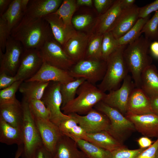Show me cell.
<instances>
[{
	"label": "cell",
	"mask_w": 158,
	"mask_h": 158,
	"mask_svg": "<svg viewBox=\"0 0 158 158\" xmlns=\"http://www.w3.org/2000/svg\"><path fill=\"white\" fill-rule=\"evenodd\" d=\"M10 36L20 42L25 49H39L47 41L54 38L48 22L44 18L25 15L11 30Z\"/></svg>",
	"instance_id": "obj_1"
},
{
	"label": "cell",
	"mask_w": 158,
	"mask_h": 158,
	"mask_svg": "<svg viewBox=\"0 0 158 158\" xmlns=\"http://www.w3.org/2000/svg\"><path fill=\"white\" fill-rule=\"evenodd\" d=\"M151 43L150 40L141 35L124 50L123 57L136 88H140L142 74L152 64V59L148 54Z\"/></svg>",
	"instance_id": "obj_2"
},
{
	"label": "cell",
	"mask_w": 158,
	"mask_h": 158,
	"mask_svg": "<svg viewBox=\"0 0 158 158\" xmlns=\"http://www.w3.org/2000/svg\"><path fill=\"white\" fill-rule=\"evenodd\" d=\"M126 47V45L118 47L107 60L105 73L97 86L104 92L119 88L121 83L128 74L129 70L123 57V51Z\"/></svg>",
	"instance_id": "obj_3"
},
{
	"label": "cell",
	"mask_w": 158,
	"mask_h": 158,
	"mask_svg": "<svg viewBox=\"0 0 158 158\" xmlns=\"http://www.w3.org/2000/svg\"><path fill=\"white\" fill-rule=\"evenodd\" d=\"M106 94L95 85L85 80L78 88L77 97L61 107V110L66 115L87 114L103 100Z\"/></svg>",
	"instance_id": "obj_4"
},
{
	"label": "cell",
	"mask_w": 158,
	"mask_h": 158,
	"mask_svg": "<svg viewBox=\"0 0 158 158\" xmlns=\"http://www.w3.org/2000/svg\"><path fill=\"white\" fill-rule=\"evenodd\" d=\"M21 103L23 112L21 127L23 152L21 156L32 158L36 150L43 144L28 102L23 98Z\"/></svg>",
	"instance_id": "obj_5"
},
{
	"label": "cell",
	"mask_w": 158,
	"mask_h": 158,
	"mask_svg": "<svg viewBox=\"0 0 158 158\" xmlns=\"http://www.w3.org/2000/svg\"><path fill=\"white\" fill-rule=\"evenodd\" d=\"M94 107L107 117L110 122L107 132L122 143L129 135L135 130L133 123L119 111L102 101Z\"/></svg>",
	"instance_id": "obj_6"
},
{
	"label": "cell",
	"mask_w": 158,
	"mask_h": 158,
	"mask_svg": "<svg viewBox=\"0 0 158 158\" xmlns=\"http://www.w3.org/2000/svg\"><path fill=\"white\" fill-rule=\"evenodd\" d=\"M107 61L84 59L76 63L68 71L74 78H82L95 85L101 81L106 73Z\"/></svg>",
	"instance_id": "obj_7"
},
{
	"label": "cell",
	"mask_w": 158,
	"mask_h": 158,
	"mask_svg": "<svg viewBox=\"0 0 158 158\" xmlns=\"http://www.w3.org/2000/svg\"><path fill=\"white\" fill-rule=\"evenodd\" d=\"M39 50L44 62L49 65L68 71L75 64L54 38L46 42Z\"/></svg>",
	"instance_id": "obj_8"
},
{
	"label": "cell",
	"mask_w": 158,
	"mask_h": 158,
	"mask_svg": "<svg viewBox=\"0 0 158 158\" xmlns=\"http://www.w3.org/2000/svg\"><path fill=\"white\" fill-rule=\"evenodd\" d=\"M25 49L21 44L10 36L6 43L5 52L0 49V73L15 76Z\"/></svg>",
	"instance_id": "obj_9"
},
{
	"label": "cell",
	"mask_w": 158,
	"mask_h": 158,
	"mask_svg": "<svg viewBox=\"0 0 158 158\" xmlns=\"http://www.w3.org/2000/svg\"><path fill=\"white\" fill-rule=\"evenodd\" d=\"M61 83L51 82L46 89L41 100L49 110L50 120L58 126L63 121L70 117L61 111L62 99L60 91Z\"/></svg>",
	"instance_id": "obj_10"
},
{
	"label": "cell",
	"mask_w": 158,
	"mask_h": 158,
	"mask_svg": "<svg viewBox=\"0 0 158 158\" xmlns=\"http://www.w3.org/2000/svg\"><path fill=\"white\" fill-rule=\"evenodd\" d=\"M135 88L132 76L128 74L118 89L110 91L102 101L118 110L122 114H126L128 102L131 94Z\"/></svg>",
	"instance_id": "obj_11"
},
{
	"label": "cell",
	"mask_w": 158,
	"mask_h": 158,
	"mask_svg": "<svg viewBox=\"0 0 158 158\" xmlns=\"http://www.w3.org/2000/svg\"><path fill=\"white\" fill-rule=\"evenodd\" d=\"M44 63L38 49H25L20 64L15 76L17 80L24 81L34 76Z\"/></svg>",
	"instance_id": "obj_12"
},
{
	"label": "cell",
	"mask_w": 158,
	"mask_h": 158,
	"mask_svg": "<svg viewBox=\"0 0 158 158\" xmlns=\"http://www.w3.org/2000/svg\"><path fill=\"white\" fill-rule=\"evenodd\" d=\"M71 114L76 118L78 124L87 133L107 132L109 129L110 122L108 118L104 114L95 108L84 116L76 113Z\"/></svg>",
	"instance_id": "obj_13"
},
{
	"label": "cell",
	"mask_w": 158,
	"mask_h": 158,
	"mask_svg": "<svg viewBox=\"0 0 158 158\" xmlns=\"http://www.w3.org/2000/svg\"><path fill=\"white\" fill-rule=\"evenodd\" d=\"M34 118L43 145L53 154L58 141L63 134L58 126L50 120Z\"/></svg>",
	"instance_id": "obj_14"
},
{
	"label": "cell",
	"mask_w": 158,
	"mask_h": 158,
	"mask_svg": "<svg viewBox=\"0 0 158 158\" xmlns=\"http://www.w3.org/2000/svg\"><path fill=\"white\" fill-rule=\"evenodd\" d=\"M126 115L138 132L145 137L158 138V115L153 113L141 115Z\"/></svg>",
	"instance_id": "obj_15"
},
{
	"label": "cell",
	"mask_w": 158,
	"mask_h": 158,
	"mask_svg": "<svg viewBox=\"0 0 158 158\" xmlns=\"http://www.w3.org/2000/svg\"><path fill=\"white\" fill-rule=\"evenodd\" d=\"M75 79L70 75L68 71L44 62L37 73L32 77L25 81L58 82L62 84L73 81Z\"/></svg>",
	"instance_id": "obj_16"
},
{
	"label": "cell",
	"mask_w": 158,
	"mask_h": 158,
	"mask_svg": "<svg viewBox=\"0 0 158 158\" xmlns=\"http://www.w3.org/2000/svg\"><path fill=\"white\" fill-rule=\"evenodd\" d=\"M140 7L134 5L123 10L115 25L110 31L118 39L124 35L135 24L139 19Z\"/></svg>",
	"instance_id": "obj_17"
},
{
	"label": "cell",
	"mask_w": 158,
	"mask_h": 158,
	"mask_svg": "<svg viewBox=\"0 0 158 158\" xmlns=\"http://www.w3.org/2000/svg\"><path fill=\"white\" fill-rule=\"evenodd\" d=\"M88 40V36L86 34L77 32L62 47L66 54L75 63L85 59Z\"/></svg>",
	"instance_id": "obj_18"
},
{
	"label": "cell",
	"mask_w": 158,
	"mask_h": 158,
	"mask_svg": "<svg viewBox=\"0 0 158 158\" xmlns=\"http://www.w3.org/2000/svg\"><path fill=\"white\" fill-rule=\"evenodd\" d=\"M151 113L153 112L150 97L140 88H135L128 102L126 114L141 115Z\"/></svg>",
	"instance_id": "obj_19"
},
{
	"label": "cell",
	"mask_w": 158,
	"mask_h": 158,
	"mask_svg": "<svg viewBox=\"0 0 158 158\" xmlns=\"http://www.w3.org/2000/svg\"><path fill=\"white\" fill-rule=\"evenodd\" d=\"M43 18L49 24L54 38L62 47L77 32L73 27L66 26L57 15L52 13Z\"/></svg>",
	"instance_id": "obj_20"
},
{
	"label": "cell",
	"mask_w": 158,
	"mask_h": 158,
	"mask_svg": "<svg viewBox=\"0 0 158 158\" xmlns=\"http://www.w3.org/2000/svg\"><path fill=\"white\" fill-rule=\"evenodd\" d=\"M63 1L62 0H29L25 15L34 18H43L55 13Z\"/></svg>",
	"instance_id": "obj_21"
},
{
	"label": "cell",
	"mask_w": 158,
	"mask_h": 158,
	"mask_svg": "<svg viewBox=\"0 0 158 158\" xmlns=\"http://www.w3.org/2000/svg\"><path fill=\"white\" fill-rule=\"evenodd\" d=\"M79 148L75 141L63 135L56 145L53 158H86V156Z\"/></svg>",
	"instance_id": "obj_22"
},
{
	"label": "cell",
	"mask_w": 158,
	"mask_h": 158,
	"mask_svg": "<svg viewBox=\"0 0 158 158\" xmlns=\"http://www.w3.org/2000/svg\"><path fill=\"white\" fill-rule=\"evenodd\" d=\"M122 10L121 0H115L110 8L99 17L97 25V33L103 35L110 31L115 25Z\"/></svg>",
	"instance_id": "obj_23"
},
{
	"label": "cell",
	"mask_w": 158,
	"mask_h": 158,
	"mask_svg": "<svg viewBox=\"0 0 158 158\" xmlns=\"http://www.w3.org/2000/svg\"><path fill=\"white\" fill-rule=\"evenodd\" d=\"M0 118L12 126L21 128L23 118L21 103L17 99L13 103L0 105Z\"/></svg>",
	"instance_id": "obj_24"
},
{
	"label": "cell",
	"mask_w": 158,
	"mask_h": 158,
	"mask_svg": "<svg viewBox=\"0 0 158 158\" xmlns=\"http://www.w3.org/2000/svg\"><path fill=\"white\" fill-rule=\"evenodd\" d=\"M50 82L25 81L21 83L18 90L23 95V98L28 102L34 99L41 100Z\"/></svg>",
	"instance_id": "obj_25"
},
{
	"label": "cell",
	"mask_w": 158,
	"mask_h": 158,
	"mask_svg": "<svg viewBox=\"0 0 158 158\" xmlns=\"http://www.w3.org/2000/svg\"><path fill=\"white\" fill-rule=\"evenodd\" d=\"M87 141L110 152L126 147L107 131L87 133Z\"/></svg>",
	"instance_id": "obj_26"
},
{
	"label": "cell",
	"mask_w": 158,
	"mask_h": 158,
	"mask_svg": "<svg viewBox=\"0 0 158 158\" xmlns=\"http://www.w3.org/2000/svg\"><path fill=\"white\" fill-rule=\"evenodd\" d=\"M140 88L149 97L158 94V72L156 66L151 64L142 72Z\"/></svg>",
	"instance_id": "obj_27"
},
{
	"label": "cell",
	"mask_w": 158,
	"mask_h": 158,
	"mask_svg": "<svg viewBox=\"0 0 158 158\" xmlns=\"http://www.w3.org/2000/svg\"><path fill=\"white\" fill-rule=\"evenodd\" d=\"M0 142L8 145H23L21 128L12 126L0 118Z\"/></svg>",
	"instance_id": "obj_28"
},
{
	"label": "cell",
	"mask_w": 158,
	"mask_h": 158,
	"mask_svg": "<svg viewBox=\"0 0 158 158\" xmlns=\"http://www.w3.org/2000/svg\"><path fill=\"white\" fill-rule=\"evenodd\" d=\"M21 0H13L0 17L7 22L9 32L20 22L25 15L21 7Z\"/></svg>",
	"instance_id": "obj_29"
},
{
	"label": "cell",
	"mask_w": 158,
	"mask_h": 158,
	"mask_svg": "<svg viewBox=\"0 0 158 158\" xmlns=\"http://www.w3.org/2000/svg\"><path fill=\"white\" fill-rule=\"evenodd\" d=\"M76 142L79 149L88 158H110L109 151L85 140H79Z\"/></svg>",
	"instance_id": "obj_30"
},
{
	"label": "cell",
	"mask_w": 158,
	"mask_h": 158,
	"mask_svg": "<svg viewBox=\"0 0 158 158\" xmlns=\"http://www.w3.org/2000/svg\"><path fill=\"white\" fill-rule=\"evenodd\" d=\"M150 16L139 18L134 25L122 37L116 39L118 46L126 45L138 39L141 34V31L145 24L149 19Z\"/></svg>",
	"instance_id": "obj_31"
},
{
	"label": "cell",
	"mask_w": 158,
	"mask_h": 158,
	"mask_svg": "<svg viewBox=\"0 0 158 158\" xmlns=\"http://www.w3.org/2000/svg\"><path fill=\"white\" fill-rule=\"evenodd\" d=\"M85 80L83 78H77L67 83H61L60 91L62 99L61 107L75 98L78 88Z\"/></svg>",
	"instance_id": "obj_32"
},
{
	"label": "cell",
	"mask_w": 158,
	"mask_h": 158,
	"mask_svg": "<svg viewBox=\"0 0 158 158\" xmlns=\"http://www.w3.org/2000/svg\"><path fill=\"white\" fill-rule=\"evenodd\" d=\"M74 0H64L57 10L54 13L57 15L66 26L73 27L72 20L77 6Z\"/></svg>",
	"instance_id": "obj_33"
},
{
	"label": "cell",
	"mask_w": 158,
	"mask_h": 158,
	"mask_svg": "<svg viewBox=\"0 0 158 158\" xmlns=\"http://www.w3.org/2000/svg\"><path fill=\"white\" fill-rule=\"evenodd\" d=\"M103 35L97 33L88 40L85 59L99 60L102 58Z\"/></svg>",
	"instance_id": "obj_34"
},
{
	"label": "cell",
	"mask_w": 158,
	"mask_h": 158,
	"mask_svg": "<svg viewBox=\"0 0 158 158\" xmlns=\"http://www.w3.org/2000/svg\"><path fill=\"white\" fill-rule=\"evenodd\" d=\"M151 41H158V11L145 23L141 31Z\"/></svg>",
	"instance_id": "obj_35"
},
{
	"label": "cell",
	"mask_w": 158,
	"mask_h": 158,
	"mask_svg": "<svg viewBox=\"0 0 158 158\" xmlns=\"http://www.w3.org/2000/svg\"><path fill=\"white\" fill-rule=\"evenodd\" d=\"M28 102L31 111L34 118L50 120V112L41 100H32Z\"/></svg>",
	"instance_id": "obj_36"
},
{
	"label": "cell",
	"mask_w": 158,
	"mask_h": 158,
	"mask_svg": "<svg viewBox=\"0 0 158 158\" xmlns=\"http://www.w3.org/2000/svg\"><path fill=\"white\" fill-rule=\"evenodd\" d=\"M23 81H17L8 87L0 90V105L14 102L16 93Z\"/></svg>",
	"instance_id": "obj_37"
},
{
	"label": "cell",
	"mask_w": 158,
	"mask_h": 158,
	"mask_svg": "<svg viewBox=\"0 0 158 158\" xmlns=\"http://www.w3.org/2000/svg\"><path fill=\"white\" fill-rule=\"evenodd\" d=\"M118 47L116 39L111 31L104 34L102 43V59L107 61L108 57Z\"/></svg>",
	"instance_id": "obj_38"
},
{
	"label": "cell",
	"mask_w": 158,
	"mask_h": 158,
	"mask_svg": "<svg viewBox=\"0 0 158 158\" xmlns=\"http://www.w3.org/2000/svg\"><path fill=\"white\" fill-rule=\"evenodd\" d=\"M145 148L131 150L126 147L111 152L110 158H136Z\"/></svg>",
	"instance_id": "obj_39"
},
{
	"label": "cell",
	"mask_w": 158,
	"mask_h": 158,
	"mask_svg": "<svg viewBox=\"0 0 158 158\" xmlns=\"http://www.w3.org/2000/svg\"><path fill=\"white\" fill-rule=\"evenodd\" d=\"M92 18L90 14L79 15L72 18V23L75 29L81 30L88 26L92 23Z\"/></svg>",
	"instance_id": "obj_40"
},
{
	"label": "cell",
	"mask_w": 158,
	"mask_h": 158,
	"mask_svg": "<svg viewBox=\"0 0 158 158\" xmlns=\"http://www.w3.org/2000/svg\"><path fill=\"white\" fill-rule=\"evenodd\" d=\"M69 115L70 117L62 121L58 126L62 133L68 136L72 128L78 124L76 118L72 114Z\"/></svg>",
	"instance_id": "obj_41"
},
{
	"label": "cell",
	"mask_w": 158,
	"mask_h": 158,
	"mask_svg": "<svg viewBox=\"0 0 158 158\" xmlns=\"http://www.w3.org/2000/svg\"><path fill=\"white\" fill-rule=\"evenodd\" d=\"M10 36L6 21L2 17L0 18V49L3 52L5 50L7 40Z\"/></svg>",
	"instance_id": "obj_42"
},
{
	"label": "cell",
	"mask_w": 158,
	"mask_h": 158,
	"mask_svg": "<svg viewBox=\"0 0 158 158\" xmlns=\"http://www.w3.org/2000/svg\"><path fill=\"white\" fill-rule=\"evenodd\" d=\"M158 11V0H156L145 6L140 8L139 18H145L150 16V14L154 11Z\"/></svg>",
	"instance_id": "obj_43"
},
{
	"label": "cell",
	"mask_w": 158,
	"mask_h": 158,
	"mask_svg": "<svg viewBox=\"0 0 158 158\" xmlns=\"http://www.w3.org/2000/svg\"><path fill=\"white\" fill-rule=\"evenodd\" d=\"M76 142L78 140L82 139L87 141V133L80 125L75 126L71 131L68 136Z\"/></svg>",
	"instance_id": "obj_44"
},
{
	"label": "cell",
	"mask_w": 158,
	"mask_h": 158,
	"mask_svg": "<svg viewBox=\"0 0 158 158\" xmlns=\"http://www.w3.org/2000/svg\"><path fill=\"white\" fill-rule=\"evenodd\" d=\"M158 148V138L153 144L143 151L136 158H155Z\"/></svg>",
	"instance_id": "obj_45"
},
{
	"label": "cell",
	"mask_w": 158,
	"mask_h": 158,
	"mask_svg": "<svg viewBox=\"0 0 158 158\" xmlns=\"http://www.w3.org/2000/svg\"><path fill=\"white\" fill-rule=\"evenodd\" d=\"M93 1L97 11L102 14L110 8L115 0H94Z\"/></svg>",
	"instance_id": "obj_46"
},
{
	"label": "cell",
	"mask_w": 158,
	"mask_h": 158,
	"mask_svg": "<svg viewBox=\"0 0 158 158\" xmlns=\"http://www.w3.org/2000/svg\"><path fill=\"white\" fill-rule=\"evenodd\" d=\"M17 81L15 76L10 75L5 72L0 73V90L8 87Z\"/></svg>",
	"instance_id": "obj_47"
},
{
	"label": "cell",
	"mask_w": 158,
	"mask_h": 158,
	"mask_svg": "<svg viewBox=\"0 0 158 158\" xmlns=\"http://www.w3.org/2000/svg\"><path fill=\"white\" fill-rule=\"evenodd\" d=\"M32 158H53L52 154L42 145L36 150Z\"/></svg>",
	"instance_id": "obj_48"
},
{
	"label": "cell",
	"mask_w": 158,
	"mask_h": 158,
	"mask_svg": "<svg viewBox=\"0 0 158 158\" xmlns=\"http://www.w3.org/2000/svg\"><path fill=\"white\" fill-rule=\"evenodd\" d=\"M149 97L153 112L158 115V94Z\"/></svg>",
	"instance_id": "obj_49"
},
{
	"label": "cell",
	"mask_w": 158,
	"mask_h": 158,
	"mask_svg": "<svg viewBox=\"0 0 158 158\" xmlns=\"http://www.w3.org/2000/svg\"><path fill=\"white\" fill-rule=\"evenodd\" d=\"M138 142L140 148H145L150 146L153 142L147 137L145 136L139 138Z\"/></svg>",
	"instance_id": "obj_50"
},
{
	"label": "cell",
	"mask_w": 158,
	"mask_h": 158,
	"mask_svg": "<svg viewBox=\"0 0 158 158\" xmlns=\"http://www.w3.org/2000/svg\"><path fill=\"white\" fill-rule=\"evenodd\" d=\"M12 0H0V16H1L6 11Z\"/></svg>",
	"instance_id": "obj_51"
},
{
	"label": "cell",
	"mask_w": 158,
	"mask_h": 158,
	"mask_svg": "<svg viewBox=\"0 0 158 158\" xmlns=\"http://www.w3.org/2000/svg\"><path fill=\"white\" fill-rule=\"evenodd\" d=\"M150 48L153 55L158 58V41H154L151 43Z\"/></svg>",
	"instance_id": "obj_52"
},
{
	"label": "cell",
	"mask_w": 158,
	"mask_h": 158,
	"mask_svg": "<svg viewBox=\"0 0 158 158\" xmlns=\"http://www.w3.org/2000/svg\"><path fill=\"white\" fill-rule=\"evenodd\" d=\"M135 0H121V5L123 10L130 8L134 5Z\"/></svg>",
	"instance_id": "obj_53"
},
{
	"label": "cell",
	"mask_w": 158,
	"mask_h": 158,
	"mask_svg": "<svg viewBox=\"0 0 158 158\" xmlns=\"http://www.w3.org/2000/svg\"><path fill=\"white\" fill-rule=\"evenodd\" d=\"M92 0H77L76 1L77 5L80 6H91L92 4Z\"/></svg>",
	"instance_id": "obj_54"
},
{
	"label": "cell",
	"mask_w": 158,
	"mask_h": 158,
	"mask_svg": "<svg viewBox=\"0 0 158 158\" xmlns=\"http://www.w3.org/2000/svg\"><path fill=\"white\" fill-rule=\"evenodd\" d=\"M23 152V145L18 146V148L15 153L14 158H20V157L21 156Z\"/></svg>",
	"instance_id": "obj_55"
},
{
	"label": "cell",
	"mask_w": 158,
	"mask_h": 158,
	"mask_svg": "<svg viewBox=\"0 0 158 158\" xmlns=\"http://www.w3.org/2000/svg\"><path fill=\"white\" fill-rule=\"evenodd\" d=\"M29 0H21V7L25 14L27 10V6Z\"/></svg>",
	"instance_id": "obj_56"
},
{
	"label": "cell",
	"mask_w": 158,
	"mask_h": 158,
	"mask_svg": "<svg viewBox=\"0 0 158 158\" xmlns=\"http://www.w3.org/2000/svg\"><path fill=\"white\" fill-rule=\"evenodd\" d=\"M155 158H158V148L156 152Z\"/></svg>",
	"instance_id": "obj_57"
},
{
	"label": "cell",
	"mask_w": 158,
	"mask_h": 158,
	"mask_svg": "<svg viewBox=\"0 0 158 158\" xmlns=\"http://www.w3.org/2000/svg\"><path fill=\"white\" fill-rule=\"evenodd\" d=\"M21 158H26V157H24L23 156H21Z\"/></svg>",
	"instance_id": "obj_58"
},
{
	"label": "cell",
	"mask_w": 158,
	"mask_h": 158,
	"mask_svg": "<svg viewBox=\"0 0 158 158\" xmlns=\"http://www.w3.org/2000/svg\"><path fill=\"white\" fill-rule=\"evenodd\" d=\"M86 158H88L87 157H86Z\"/></svg>",
	"instance_id": "obj_59"
}]
</instances>
